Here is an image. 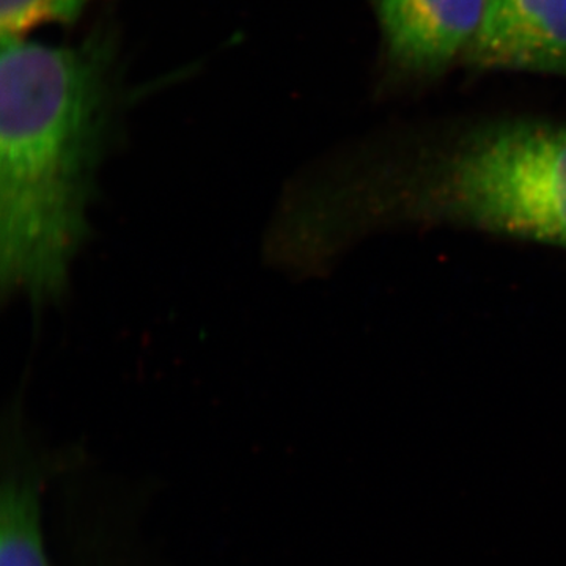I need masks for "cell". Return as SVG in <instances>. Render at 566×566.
I'll return each mask as SVG.
<instances>
[{"label": "cell", "instance_id": "8992f818", "mask_svg": "<svg viewBox=\"0 0 566 566\" xmlns=\"http://www.w3.org/2000/svg\"><path fill=\"white\" fill-rule=\"evenodd\" d=\"M93 0H0L2 36H28L44 25H70Z\"/></svg>", "mask_w": 566, "mask_h": 566}, {"label": "cell", "instance_id": "7a4b0ae2", "mask_svg": "<svg viewBox=\"0 0 566 566\" xmlns=\"http://www.w3.org/2000/svg\"><path fill=\"white\" fill-rule=\"evenodd\" d=\"M120 50L111 28L76 43L2 36L0 290L61 300L91 233L88 211L120 103Z\"/></svg>", "mask_w": 566, "mask_h": 566}, {"label": "cell", "instance_id": "277c9868", "mask_svg": "<svg viewBox=\"0 0 566 566\" xmlns=\"http://www.w3.org/2000/svg\"><path fill=\"white\" fill-rule=\"evenodd\" d=\"M463 62L566 76V0H485Z\"/></svg>", "mask_w": 566, "mask_h": 566}, {"label": "cell", "instance_id": "5b68a950", "mask_svg": "<svg viewBox=\"0 0 566 566\" xmlns=\"http://www.w3.org/2000/svg\"><path fill=\"white\" fill-rule=\"evenodd\" d=\"M43 542L40 476L11 471L0 493V566H51Z\"/></svg>", "mask_w": 566, "mask_h": 566}, {"label": "cell", "instance_id": "3957f363", "mask_svg": "<svg viewBox=\"0 0 566 566\" xmlns=\"http://www.w3.org/2000/svg\"><path fill=\"white\" fill-rule=\"evenodd\" d=\"M485 0H370L387 57L411 76H434L471 46Z\"/></svg>", "mask_w": 566, "mask_h": 566}, {"label": "cell", "instance_id": "6da1fadb", "mask_svg": "<svg viewBox=\"0 0 566 566\" xmlns=\"http://www.w3.org/2000/svg\"><path fill=\"white\" fill-rule=\"evenodd\" d=\"M475 233L566 253V122L506 117L348 153L290 189L271 256L323 274L406 232Z\"/></svg>", "mask_w": 566, "mask_h": 566}]
</instances>
